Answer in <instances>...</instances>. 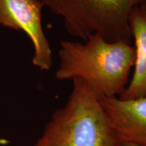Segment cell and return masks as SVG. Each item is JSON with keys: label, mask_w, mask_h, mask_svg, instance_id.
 Masks as SVG:
<instances>
[{"label": "cell", "mask_w": 146, "mask_h": 146, "mask_svg": "<svg viewBox=\"0 0 146 146\" xmlns=\"http://www.w3.org/2000/svg\"><path fill=\"white\" fill-rule=\"evenodd\" d=\"M60 46L57 79L83 80L99 98L123 94L134 66V45L125 41H108L94 33L83 43L62 41Z\"/></svg>", "instance_id": "6da1fadb"}, {"label": "cell", "mask_w": 146, "mask_h": 146, "mask_svg": "<svg viewBox=\"0 0 146 146\" xmlns=\"http://www.w3.org/2000/svg\"><path fill=\"white\" fill-rule=\"evenodd\" d=\"M72 82L66 104L54 112L34 146H124L94 91L83 80Z\"/></svg>", "instance_id": "7a4b0ae2"}, {"label": "cell", "mask_w": 146, "mask_h": 146, "mask_svg": "<svg viewBox=\"0 0 146 146\" xmlns=\"http://www.w3.org/2000/svg\"><path fill=\"white\" fill-rule=\"evenodd\" d=\"M129 25L135 48V69L130 83L118 97L122 100L146 98V2L133 9Z\"/></svg>", "instance_id": "8992f818"}, {"label": "cell", "mask_w": 146, "mask_h": 146, "mask_svg": "<svg viewBox=\"0 0 146 146\" xmlns=\"http://www.w3.org/2000/svg\"><path fill=\"white\" fill-rule=\"evenodd\" d=\"M123 145H124V146H139V145H135V144H133V143H126V142H124Z\"/></svg>", "instance_id": "52a82bcc"}, {"label": "cell", "mask_w": 146, "mask_h": 146, "mask_svg": "<svg viewBox=\"0 0 146 146\" xmlns=\"http://www.w3.org/2000/svg\"><path fill=\"white\" fill-rule=\"evenodd\" d=\"M52 13L62 18L71 35L87 40L97 33L108 41H125L132 36L129 17L135 7L146 0H40Z\"/></svg>", "instance_id": "3957f363"}, {"label": "cell", "mask_w": 146, "mask_h": 146, "mask_svg": "<svg viewBox=\"0 0 146 146\" xmlns=\"http://www.w3.org/2000/svg\"><path fill=\"white\" fill-rule=\"evenodd\" d=\"M110 125L123 142L146 146V98H100Z\"/></svg>", "instance_id": "5b68a950"}, {"label": "cell", "mask_w": 146, "mask_h": 146, "mask_svg": "<svg viewBox=\"0 0 146 146\" xmlns=\"http://www.w3.org/2000/svg\"><path fill=\"white\" fill-rule=\"evenodd\" d=\"M43 8L40 0H0V25L25 32L33 45V64L49 70L52 66V51L42 27Z\"/></svg>", "instance_id": "277c9868"}]
</instances>
